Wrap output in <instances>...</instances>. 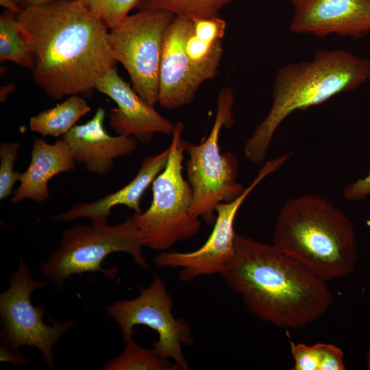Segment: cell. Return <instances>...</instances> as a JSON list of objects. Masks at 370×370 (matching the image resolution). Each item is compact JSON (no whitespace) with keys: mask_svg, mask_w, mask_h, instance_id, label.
<instances>
[{"mask_svg":"<svg viewBox=\"0 0 370 370\" xmlns=\"http://www.w3.org/2000/svg\"><path fill=\"white\" fill-rule=\"evenodd\" d=\"M18 21L33 50V79L53 99L90 93L117 62L108 29L77 0L29 4Z\"/></svg>","mask_w":370,"mask_h":370,"instance_id":"cell-1","label":"cell"},{"mask_svg":"<svg viewBox=\"0 0 370 370\" xmlns=\"http://www.w3.org/2000/svg\"><path fill=\"white\" fill-rule=\"evenodd\" d=\"M249 311L284 328H302L332 302L322 280L273 244L236 234L232 259L219 274Z\"/></svg>","mask_w":370,"mask_h":370,"instance_id":"cell-2","label":"cell"},{"mask_svg":"<svg viewBox=\"0 0 370 370\" xmlns=\"http://www.w3.org/2000/svg\"><path fill=\"white\" fill-rule=\"evenodd\" d=\"M369 75V60L341 49H321L310 60L286 64L276 73L271 106L246 141L245 158L262 164L275 132L288 116L354 90Z\"/></svg>","mask_w":370,"mask_h":370,"instance_id":"cell-3","label":"cell"},{"mask_svg":"<svg viewBox=\"0 0 370 370\" xmlns=\"http://www.w3.org/2000/svg\"><path fill=\"white\" fill-rule=\"evenodd\" d=\"M272 243L325 281L344 278L355 268L358 247L351 221L317 195L286 201L274 224Z\"/></svg>","mask_w":370,"mask_h":370,"instance_id":"cell-4","label":"cell"},{"mask_svg":"<svg viewBox=\"0 0 370 370\" xmlns=\"http://www.w3.org/2000/svg\"><path fill=\"white\" fill-rule=\"evenodd\" d=\"M234 95L230 88H223L219 93L214 121L208 136L200 143L182 140L184 153L188 156L186 173L193 193L190 212L207 224H214L216 206L230 202L245 190L238 182L239 164L230 151L221 153L219 138L223 127L234 124L232 108Z\"/></svg>","mask_w":370,"mask_h":370,"instance_id":"cell-5","label":"cell"},{"mask_svg":"<svg viewBox=\"0 0 370 370\" xmlns=\"http://www.w3.org/2000/svg\"><path fill=\"white\" fill-rule=\"evenodd\" d=\"M174 125L167 164L151 184V204L145 212L134 213L143 246L162 251L193 237L201 227L199 219L190 212L193 193L182 173L184 125Z\"/></svg>","mask_w":370,"mask_h":370,"instance_id":"cell-6","label":"cell"},{"mask_svg":"<svg viewBox=\"0 0 370 370\" xmlns=\"http://www.w3.org/2000/svg\"><path fill=\"white\" fill-rule=\"evenodd\" d=\"M134 214L116 225L77 224L64 230L60 246L51 253L47 262L40 264L39 269L55 284L57 291L75 274L99 271L114 280L119 269L102 268L103 260L112 253L125 252L132 256L135 264L149 269Z\"/></svg>","mask_w":370,"mask_h":370,"instance_id":"cell-7","label":"cell"},{"mask_svg":"<svg viewBox=\"0 0 370 370\" xmlns=\"http://www.w3.org/2000/svg\"><path fill=\"white\" fill-rule=\"evenodd\" d=\"M171 13L140 10L108 31V39L117 62L127 71L132 88L149 105L158 103L159 71Z\"/></svg>","mask_w":370,"mask_h":370,"instance_id":"cell-8","label":"cell"},{"mask_svg":"<svg viewBox=\"0 0 370 370\" xmlns=\"http://www.w3.org/2000/svg\"><path fill=\"white\" fill-rule=\"evenodd\" d=\"M47 284V281L34 279L21 256L8 288L0 295L1 339L2 345L14 350L22 346L37 348L48 367L55 369L53 346L77 322L74 319L60 322L51 317L52 325L44 323L45 309L34 306L31 295Z\"/></svg>","mask_w":370,"mask_h":370,"instance_id":"cell-9","label":"cell"},{"mask_svg":"<svg viewBox=\"0 0 370 370\" xmlns=\"http://www.w3.org/2000/svg\"><path fill=\"white\" fill-rule=\"evenodd\" d=\"M139 289L135 299L116 301L106 308L107 314L120 327L123 344L132 339L134 326L146 325L158 335L152 342L156 353L173 360L181 369L189 370L182 346L194 343L191 329L184 319L174 317L173 299L165 282L156 276L147 287Z\"/></svg>","mask_w":370,"mask_h":370,"instance_id":"cell-10","label":"cell"},{"mask_svg":"<svg viewBox=\"0 0 370 370\" xmlns=\"http://www.w3.org/2000/svg\"><path fill=\"white\" fill-rule=\"evenodd\" d=\"M289 157L290 154H284L266 162L239 197L216 206L213 230L199 248L189 252L162 251L154 259L156 264L164 268H180L179 279L182 282L192 281L201 275L220 274L235 252L234 221L241 205L253 190L278 171Z\"/></svg>","mask_w":370,"mask_h":370,"instance_id":"cell-11","label":"cell"},{"mask_svg":"<svg viewBox=\"0 0 370 370\" xmlns=\"http://www.w3.org/2000/svg\"><path fill=\"white\" fill-rule=\"evenodd\" d=\"M193 32V21L175 16L163 43L159 71L158 103L176 109L190 103L206 81L214 77L223 53L222 45L206 61L192 60L185 51L188 37Z\"/></svg>","mask_w":370,"mask_h":370,"instance_id":"cell-12","label":"cell"},{"mask_svg":"<svg viewBox=\"0 0 370 370\" xmlns=\"http://www.w3.org/2000/svg\"><path fill=\"white\" fill-rule=\"evenodd\" d=\"M95 89L116 103L108 118L110 127L118 135L133 136L143 145L149 143L156 133L172 135L175 125L147 103L121 77L115 66L99 78Z\"/></svg>","mask_w":370,"mask_h":370,"instance_id":"cell-13","label":"cell"},{"mask_svg":"<svg viewBox=\"0 0 370 370\" xmlns=\"http://www.w3.org/2000/svg\"><path fill=\"white\" fill-rule=\"evenodd\" d=\"M294 7L293 34L358 39L370 33V0H299Z\"/></svg>","mask_w":370,"mask_h":370,"instance_id":"cell-14","label":"cell"},{"mask_svg":"<svg viewBox=\"0 0 370 370\" xmlns=\"http://www.w3.org/2000/svg\"><path fill=\"white\" fill-rule=\"evenodd\" d=\"M105 116L104 109L99 107L90 120L76 125L61 137L69 146L76 163L98 175L112 171L116 159L131 156L138 143L133 136L109 134L104 127Z\"/></svg>","mask_w":370,"mask_h":370,"instance_id":"cell-15","label":"cell"},{"mask_svg":"<svg viewBox=\"0 0 370 370\" xmlns=\"http://www.w3.org/2000/svg\"><path fill=\"white\" fill-rule=\"evenodd\" d=\"M169 146L160 153L147 157L140 164L136 176L121 189L90 202L79 201L69 210L55 216L53 219L71 221L88 218L92 223H107L112 208L122 205L136 213L142 212L140 202L145 190L166 167Z\"/></svg>","mask_w":370,"mask_h":370,"instance_id":"cell-16","label":"cell"},{"mask_svg":"<svg viewBox=\"0 0 370 370\" xmlns=\"http://www.w3.org/2000/svg\"><path fill=\"white\" fill-rule=\"evenodd\" d=\"M76 162L66 142L60 138L49 144L43 138H35L31 153L30 163L22 173L20 185L13 192L12 204L24 199L38 203L49 197V182L54 176L75 170Z\"/></svg>","mask_w":370,"mask_h":370,"instance_id":"cell-17","label":"cell"},{"mask_svg":"<svg viewBox=\"0 0 370 370\" xmlns=\"http://www.w3.org/2000/svg\"><path fill=\"white\" fill-rule=\"evenodd\" d=\"M90 110L79 95L69 96L63 102L41 111L29 120V128L43 136L62 137Z\"/></svg>","mask_w":370,"mask_h":370,"instance_id":"cell-18","label":"cell"},{"mask_svg":"<svg viewBox=\"0 0 370 370\" xmlns=\"http://www.w3.org/2000/svg\"><path fill=\"white\" fill-rule=\"evenodd\" d=\"M6 61L31 71L34 66L33 50L21 30L18 14L8 10L0 16V62Z\"/></svg>","mask_w":370,"mask_h":370,"instance_id":"cell-19","label":"cell"},{"mask_svg":"<svg viewBox=\"0 0 370 370\" xmlns=\"http://www.w3.org/2000/svg\"><path fill=\"white\" fill-rule=\"evenodd\" d=\"M104 370H180L171 360L160 356L155 349H146L130 339L125 344L122 353L107 362Z\"/></svg>","mask_w":370,"mask_h":370,"instance_id":"cell-20","label":"cell"},{"mask_svg":"<svg viewBox=\"0 0 370 370\" xmlns=\"http://www.w3.org/2000/svg\"><path fill=\"white\" fill-rule=\"evenodd\" d=\"M233 0H142L140 10L164 11L192 21L218 15Z\"/></svg>","mask_w":370,"mask_h":370,"instance_id":"cell-21","label":"cell"},{"mask_svg":"<svg viewBox=\"0 0 370 370\" xmlns=\"http://www.w3.org/2000/svg\"><path fill=\"white\" fill-rule=\"evenodd\" d=\"M98 17L108 29L115 27L142 0H77Z\"/></svg>","mask_w":370,"mask_h":370,"instance_id":"cell-22","label":"cell"},{"mask_svg":"<svg viewBox=\"0 0 370 370\" xmlns=\"http://www.w3.org/2000/svg\"><path fill=\"white\" fill-rule=\"evenodd\" d=\"M19 142L0 144V200L8 198L14 184L20 180L22 173L16 171L14 166L18 155Z\"/></svg>","mask_w":370,"mask_h":370,"instance_id":"cell-23","label":"cell"},{"mask_svg":"<svg viewBox=\"0 0 370 370\" xmlns=\"http://www.w3.org/2000/svg\"><path fill=\"white\" fill-rule=\"evenodd\" d=\"M325 343L308 345L291 343V353L294 360L293 370H322Z\"/></svg>","mask_w":370,"mask_h":370,"instance_id":"cell-24","label":"cell"},{"mask_svg":"<svg viewBox=\"0 0 370 370\" xmlns=\"http://www.w3.org/2000/svg\"><path fill=\"white\" fill-rule=\"evenodd\" d=\"M193 33L199 38L214 43L224 37L226 23L218 15L193 21Z\"/></svg>","mask_w":370,"mask_h":370,"instance_id":"cell-25","label":"cell"},{"mask_svg":"<svg viewBox=\"0 0 370 370\" xmlns=\"http://www.w3.org/2000/svg\"><path fill=\"white\" fill-rule=\"evenodd\" d=\"M221 45V40L209 42L199 38L193 32L186 40L185 51L192 60L202 62L208 60Z\"/></svg>","mask_w":370,"mask_h":370,"instance_id":"cell-26","label":"cell"},{"mask_svg":"<svg viewBox=\"0 0 370 370\" xmlns=\"http://www.w3.org/2000/svg\"><path fill=\"white\" fill-rule=\"evenodd\" d=\"M343 193L349 201H360L370 196V169L365 177L347 186Z\"/></svg>","mask_w":370,"mask_h":370,"instance_id":"cell-27","label":"cell"},{"mask_svg":"<svg viewBox=\"0 0 370 370\" xmlns=\"http://www.w3.org/2000/svg\"><path fill=\"white\" fill-rule=\"evenodd\" d=\"M0 360L10 362L15 365L27 362L23 355L18 350H14L2 345H1L0 348Z\"/></svg>","mask_w":370,"mask_h":370,"instance_id":"cell-28","label":"cell"},{"mask_svg":"<svg viewBox=\"0 0 370 370\" xmlns=\"http://www.w3.org/2000/svg\"><path fill=\"white\" fill-rule=\"evenodd\" d=\"M1 5L5 8L7 10L14 14H20L24 10L18 5V3L15 0H0Z\"/></svg>","mask_w":370,"mask_h":370,"instance_id":"cell-29","label":"cell"},{"mask_svg":"<svg viewBox=\"0 0 370 370\" xmlns=\"http://www.w3.org/2000/svg\"><path fill=\"white\" fill-rule=\"evenodd\" d=\"M15 89V85L14 84H9L5 86H1L0 90V100L1 102H4L8 96L11 94Z\"/></svg>","mask_w":370,"mask_h":370,"instance_id":"cell-30","label":"cell"},{"mask_svg":"<svg viewBox=\"0 0 370 370\" xmlns=\"http://www.w3.org/2000/svg\"><path fill=\"white\" fill-rule=\"evenodd\" d=\"M55 0H31L30 4H34V5H40V4H44L50 1H53Z\"/></svg>","mask_w":370,"mask_h":370,"instance_id":"cell-31","label":"cell"},{"mask_svg":"<svg viewBox=\"0 0 370 370\" xmlns=\"http://www.w3.org/2000/svg\"><path fill=\"white\" fill-rule=\"evenodd\" d=\"M15 1L16 2H18V3H25V6L30 4V3H31V0H15Z\"/></svg>","mask_w":370,"mask_h":370,"instance_id":"cell-32","label":"cell"},{"mask_svg":"<svg viewBox=\"0 0 370 370\" xmlns=\"http://www.w3.org/2000/svg\"><path fill=\"white\" fill-rule=\"evenodd\" d=\"M367 361V369L370 370V348L368 352Z\"/></svg>","mask_w":370,"mask_h":370,"instance_id":"cell-33","label":"cell"},{"mask_svg":"<svg viewBox=\"0 0 370 370\" xmlns=\"http://www.w3.org/2000/svg\"><path fill=\"white\" fill-rule=\"evenodd\" d=\"M289 1H290V2H291L293 5H296V4L298 3V1H299V0H289Z\"/></svg>","mask_w":370,"mask_h":370,"instance_id":"cell-34","label":"cell"},{"mask_svg":"<svg viewBox=\"0 0 370 370\" xmlns=\"http://www.w3.org/2000/svg\"><path fill=\"white\" fill-rule=\"evenodd\" d=\"M369 81L370 82V75H369Z\"/></svg>","mask_w":370,"mask_h":370,"instance_id":"cell-35","label":"cell"}]
</instances>
